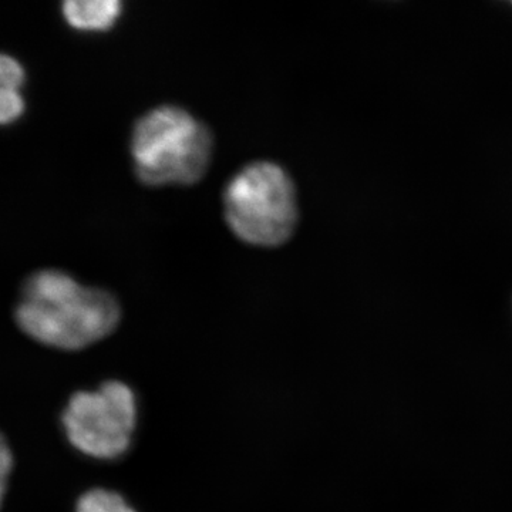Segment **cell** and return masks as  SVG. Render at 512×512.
I'll return each mask as SVG.
<instances>
[{"label": "cell", "mask_w": 512, "mask_h": 512, "mask_svg": "<svg viewBox=\"0 0 512 512\" xmlns=\"http://www.w3.org/2000/svg\"><path fill=\"white\" fill-rule=\"evenodd\" d=\"M137 407L130 387L107 382L97 392H79L70 399L63 426L70 443L87 456L116 458L130 446Z\"/></svg>", "instance_id": "cell-4"}, {"label": "cell", "mask_w": 512, "mask_h": 512, "mask_svg": "<svg viewBox=\"0 0 512 512\" xmlns=\"http://www.w3.org/2000/svg\"><path fill=\"white\" fill-rule=\"evenodd\" d=\"M25 69L15 57L3 55L0 59V84L2 90L20 92L25 84Z\"/></svg>", "instance_id": "cell-7"}, {"label": "cell", "mask_w": 512, "mask_h": 512, "mask_svg": "<svg viewBox=\"0 0 512 512\" xmlns=\"http://www.w3.org/2000/svg\"><path fill=\"white\" fill-rule=\"evenodd\" d=\"M123 5L119 0H67L62 13L67 25L82 32H106L116 25Z\"/></svg>", "instance_id": "cell-5"}, {"label": "cell", "mask_w": 512, "mask_h": 512, "mask_svg": "<svg viewBox=\"0 0 512 512\" xmlns=\"http://www.w3.org/2000/svg\"><path fill=\"white\" fill-rule=\"evenodd\" d=\"M0 460H2V494H5L6 491V480H8V476L10 470H12V454H10V450L8 446H6V441L2 443V456H0Z\"/></svg>", "instance_id": "cell-9"}, {"label": "cell", "mask_w": 512, "mask_h": 512, "mask_svg": "<svg viewBox=\"0 0 512 512\" xmlns=\"http://www.w3.org/2000/svg\"><path fill=\"white\" fill-rule=\"evenodd\" d=\"M134 173L148 187L198 184L214 156V134L190 111L164 104L147 111L130 137Z\"/></svg>", "instance_id": "cell-2"}, {"label": "cell", "mask_w": 512, "mask_h": 512, "mask_svg": "<svg viewBox=\"0 0 512 512\" xmlns=\"http://www.w3.org/2000/svg\"><path fill=\"white\" fill-rule=\"evenodd\" d=\"M224 218L232 234L256 248H276L292 238L299 220L291 175L272 161H252L225 185Z\"/></svg>", "instance_id": "cell-3"}, {"label": "cell", "mask_w": 512, "mask_h": 512, "mask_svg": "<svg viewBox=\"0 0 512 512\" xmlns=\"http://www.w3.org/2000/svg\"><path fill=\"white\" fill-rule=\"evenodd\" d=\"M76 512H134L119 494L107 490H92L83 495Z\"/></svg>", "instance_id": "cell-6"}, {"label": "cell", "mask_w": 512, "mask_h": 512, "mask_svg": "<svg viewBox=\"0 0 512 512\" xmlns=\"http://www.w3.org/2000/svg\"><path fill=\"white\" fill-rule=\"evenodd\" d=\"M0 120L3 126L15 123L25 113V99L15 90H0Z\"/></svg>", "instance_id": "cell-8"}, {"label": "cell", "mask_w": 512, "mask_h": 512, "mask_svg": "<svg viewBox=\"0 0 512 512\" xmlns=\"http://www.w3.org/2000/svg\"><path fill=\"white\" fill-rule=\"evenodd\" d=\"M120 318V303L113 293L82 285L60 269H42L28 276L15 309L22 332L63 350L99 342L117 328Z\"/></svg>", "instance_id": "cell-1"}]
</instances>
